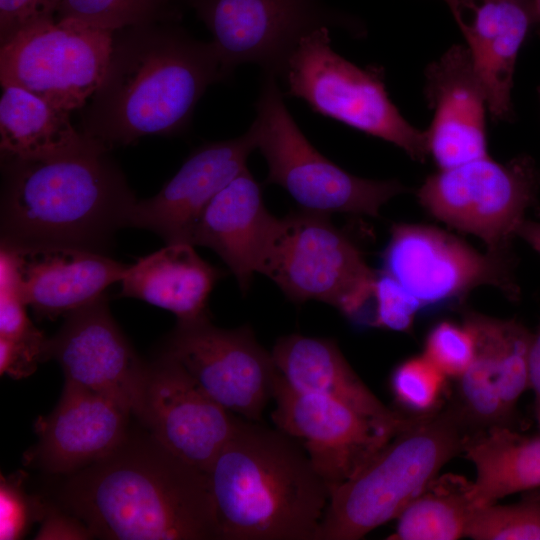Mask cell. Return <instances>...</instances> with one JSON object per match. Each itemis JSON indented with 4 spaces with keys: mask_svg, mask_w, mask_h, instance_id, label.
Instances as JSON below:
<instances>
[{
    "mask_svg": "<svg viewBox=\"0 0 540 540\" xmlns=\"http://www.w3.org/2000/svg\"><path fill=\"white\" fill-rule=\"evenodd\" d=\"M48 359L60 364L65 383L108 396L136 416L147 364L114 321L106 296L65 315L60 330L48 339Z\"/></svg>",
    "mask_w": 540,
    "mask_h": 540,
    "instance_id": "obj_16",
    "label": "cell"
},
{
    "mask_svg": "<svg viewBox=\"0 0 540 540\" xmlns=\"http://www.w3.org/2000/svg\"><path fill=\"white\" fill-rule=\"evenodd\" d=\"M473 481L458 474L436 476L396 518V540H456L466 536L476 509Z\"/></svg>",
    "mask_w": 540,
    "mask_h": 540,
    "instance_id": "obj_28",
    "label": "cell"
},
{
    "mask_svg": "<svg viewBox=\"0 0 540 540\" xmlns=\"http://www.w3.org/2000/svg\"><path fill=\"white\" fill-rule=\"evenodd\" d=\"M20 476L4 477L0 481V539L17 540L27 533L35 519H42L45 508L29 497Z\"/></svg>",
    "mask_w": 540,
    "mask_h": 540,
    "instance_id": "obj_35",
    "label": "cell"
},
{
    "mask_svg": "<svg viewBox=\"0 0 540 540\" xmlns=\"http://www.w3.org/2000/svg\"><path fill=\"white\" fill-rule=\"evenodd\" d=\"M169 0H60L55 17L116 32L153 22L170 14Z\"/></svg>",
    "mask_w": 540,
    "mask_h": 540,
    "instance_id": "obj_29",
    "label": "cell"
},
{
    "mask_svg": "<svg viewBox=\"0 0 540 540\" xmlns=\"http://www.w3.org/2000/svg\"><path fill=\"white\" fill-rule=\"evenodd\" d=\"M471 428L456 405L410 417L357 474L330 490L317 540H358L396 519L463 452Z\"/></svg>",
    "mask_w": 540,
    "mask_h": 540,
    "instance_id": "obj_5",
    "label": "cell"
},
{
    "mask_svg": "<svg viewBox=\"0 0 540 540\" xmlns=\"http://www.w3.org/2000/svg\"><path fill=\"white\" fill-rule=\"evenodd\" d=\"M17 289L38 319H55L105 296L129 265L101 252L56 244H1Z\"/></svg>",
    "mask_w": 540,
    "mask_h": 540,
    "instance_id": "obj_19",
    "label": "cell"
},
{
    "mask_svg": "<svg viewBox=\"0 0 540 540\" xmlns=\"http://www.w3.org/2000/svg\"><path fill=\"white\" fill-rule=\"evenodd\" d=\"M114 32L56 17L1 43V86L14 85L64 110L82 109L104 77Z\"/></svg>",
    "mask_w": 540,
    "mask_h": 540,
    "instance_id": "obj_9",
    "label": "cell"
},
{
    "mask_svg": "<svg viewBox=\"0 0 540 540\" xmlns=\"http://www.w3.org/2000/svg\"><path fill=\"white\" fill-rule=\"evenodd\" d=\"M446 379L422 354L401 362L392 372L390 385L400 405L421 415L439 409Z\"/></svg>",
    "mask_w": 540,
    "mask_h": 540,
    "instance_id": "obj_31",
    "label": "cell"
},
{
    "mask_svg": "<svg viewBox=\"0 0 540 540\" xmlns=\"http://www.w3.org/2000/svg\"><path fill=\"white\" fill-rule=\"evenodd\" d=\"M70 113L14 85L2 86V159L43 160L78 151L93 139L77 131Z\"/></svg>",
    "mask_w": 540,
    "mask_h": 540,
    "instance_id": "obj_26",
    "label": "cell"
},
{
    "mask_svg": "<svg viewBox=\"0 0 540 540\" xmlns=\"http://www.w3.org/2000/svg\"><path fill=\"white\" fill-rule=\"evenodd\" d=\"M271 353L278 372L295 389L336 399L366 417L392 426L402 427L410 418L376 397L333 339L293 333L280 337Z\"/></svg>",
    "mask_w": 540,
    "mask_h": 540,
    "instance_id": "obj_24",
    "label": "cell"
},
{
    "mask_svg": "<svg viewBox=\"0 0 540 540\" xmlns=\"http://www.w3.org/2000/svg\"><path fill=\"white\" fill-rule=\"evenodd\" d=\"M446 2V4L451 9L452 13L462 9L466 5H468L471 2L477 1V0H443Z\"/></svg>",
    "mask_w": 540,
    "mask_h": 540,
    "instance_id": "obj_41",
    "label": "cell"
},
{
    "mask_svg": "<svg viewBox=\"0 0 540 540\" xmlns=\"http://www.w3.org/2000/svg\"><path fill=\"white\" fill-rule=\"evenodd\" d=\"M529 388L534 393L535 417L540 432V325L532 339L529 352Z\"/></svg>",
    "mask_w": 540,
    "mask_h": 540,
    "instance_id": "obj_39",
    "label": "cell"
},
{
    "mask_svg": "<svg viewBox=\"0 0 540 540\" xmlns=\"http://www.w3.org/2000/svg\"><path fill=\"white\" fill-rule=\"evenodd\" d=\"M0 337L47 348L48 338L28 318L26 304L16 286L11 263L1 252Z\"/></svg>",
    "mask_w": 540,
    "mask_h": 540,
    "instance_id": "obj_34",
    "label": "cell"
},
{
    "mask_svg": "<svg viewBox=\"0 0 540 540\" xmlns=\"http://www.w3.org/2000/svg\"><path fill=\"white\" fill-rule=\"evenodd\" d=\"M259 274L295 304L317 300L368 324L377 272L329 216L298 209L279 218Z\"/></svg>",
    "mask_w": 540,
    "mask_h": 540,
    "instance_id": "obj_7",
    "label": "cell"
},
{
    "mask_svg": "<svg viewBox=\"0 0 540 540\" xmlns=\"http://www.w3.org/2000/svg\"><path fill=\"white\" fill-rule=\"evenodd\" d=\"M46 360V349L0 337V373L14 379L28 377Z\"/></svg>",
    "mask_w": 540,
    "mask_h": 540,
    "instance_id": "obj_37",
    "label": "cell"
},
{
    "mask_svg": "<svg viewBox=\"0 0 540 540\" xmlns=\"http://www.w3.org/2000/svg\"><path fill=\"white\" fill-rule=\"evenodd\" d=\"M463 452L476 469L472 491L476 508L540 488V435L523 436L496 425L471 434Z\"/></svg>",
    "mask_w": 540,
    "mask_h": 540,
    "instance_id": "obj_27",
    "label": "cell"
},
{
    "mask_svg": "<svg viewBox=\"0 0 540 540\" xmlns=\"http://www.w3.org/2000/svg\"><path fill=\"white\" fill-rule=\"evenodd\" d=\"M59 500L94 538L218 539L206 472L171 453L148 431H130L107 457L65 475Z\"/></svg>",
    "mask_w": 540,
    "mask_h": 540,
    "instance_id": "obj_1",
    "label": "cell"
},
{
    "mask_svg": "<svg viewBox=\"0 0 540 540\" xmlns=\"http://www.w3.org/2000/svg\"><path fill=\"white\" fill-rule=\"evenodd\" d=\"M462 10H471V19L455 20L466 40L488 111L494 119L505 120L512 111L517 55L534 22L531 0H477L456 12Z\"/></svg>",
    "mask_w": 540,
    "mask_h": 540,
    "instance_id": "obj_23",
    "label": "cell"
},
{
    "mask_svg": "<svg viewBox=\"0 0 540 540\" xmlns=\"http://www.w3.org/2000/svg\"><path fill=\"white\" fill-rule=\"evenodd\" d=\"M278 219L267 209L262 185L247 168L211 200L190 244L212 249L246 294L260 272Z\"/></svg>",
    "mask_w": 540,
    "mask_h": 540,
    "instance_id": "obj_22",
    "label": "cell"
},
{
    "mask_svg": "<svg viewBox=\"0 0 540 540\" xmlns=\"http://www.w3.org/2000/svg\"><path fill=\"white\" fill-rule=\"evenodd\" d=\"M281 78L284 96L303 100L316 114L390 142L414 160L427 157L425 131L408 123L391 101L383 68H361L340 56L328 27L301 38Z\"/></svg>",
    "mask_w": 540,
    "mask_h": 540,
    "instance_id": "obj_8",
    "label": "cell"
},
{
    "mask_svg": "<svg viewBox=\"0 0 540 540\" xmlns=\"http://www.w3.org/2000/svg\"><path fill=\"white\" fill-rule=\"evenodd\" d=\"M228 77L244 63L281 78L302 37L339 21L322 0H187Z\"/></svg>",
    "mask_w": 540,
    "mask_h": 540,
    "instance_id": "obj_13",
    "label": "cell"
},
{
    "mask_svg": "<svg viewBox=\"0 0 540 540\" xmlns=\"http://www.w3.org/2000/svg\"><path fill=\"white\" fill-rule=\"evenodd\" d=\"M534 22L540 23V0H531Z\"/></svg>",
    "mask_w": 540,
    "mask_h": 540,
    "instance_id": "obj_42",
    "label": "cell"
},
{
    "mask_svg": "<svg viewBox=\"0 0 540 540\" xmlns=\"http://www.w3.org/2000/svg\"><path fill=\"white\" fill-rule=\"evenodd\" d=\"M255 110L249 130L267 162L265 184L283 188L298 209L376 217L384 204L406 191L397 180L355 176L321 154L289 113L275 75L263 73Z\"/></svg>",
    "mask_w": 540,
    "mask_h": 540,
    "instance_id": "obj_6",
    "label": "cell"
},
{
    "mask_svg": "<svg viewBox=\"0 0 540 540\" xmlns=\"http://www.w3.org/2000/svg\"><path fill=\"white\" fill-rule=\"evenodd\" d=\"M255 149L249 129L237 138L201 145L155 196L133 204L126 226L152 231L166 244H190L205 208L247 169L248 157Z\"/></svg>",
    "mask_w": 540,
    "mask_h": 540,
    "instance_id": "obj_18",
    "label": "cell"
},
{
    "mask_svg": "<svg viewBox=\"0 0 540 540\" xmlns=\"http://www.w3.org/2000/svg\"><path fill=\"white\" fill-rule=\"evenodd\" d=\"M381 271L416 297L423 308L463 298L480 286L519 294L510 255L485 254L433 226L398 223L381 256Z\"/></svg>",
    "mask_w": 540,
    "mask_h": 540,
    "instance_id": "obj_12",
    "label": "cell"
},
{
    "mask_svg": "<svg viewBox=\"0 0 540 540\" xmlns=\"http://www.w3.org/2000/svg\"><path fill=\"white\" fill-rule=\"evenodd\" d=\"M425 95L434 117L426 134L439 170L488 156L483 88L466 46L454 45L425 70Z\"/></svg>",
    "mask_w": 540,
    "mask_h": 540,
    "instance_id": "obj_21",
    "label": "cell"
},
{
    "mask_svg": "<svg viewBox=\"0 0 540 540\" xmlns=\"http://www.w3.org/2000/svg\"><path fill=\"white\" fill-rule=\"evenodd\" d=\"M60 0H0V42L22 28L55 17Z\"/></svg>",
    "mask_w": 540,
    "mask_h": 540,
    "instance_id": "obj_36",
    "label": "cell"
},
{
    "mask_svg": "<svg viewBox=\"0 0 540 540\" xmlns=\"http://www.w3.org/2000/svg\"><path fill=\"white\" fill-rule=\"evenodd\" d=\"M162 352L179 362L208 396L241 418L260 422L273 400L279 372L272 353L247 325L223 329L209 317L177 322Z\"/></svg>",
    "mask_w": 540,
    "mask_h": 540,
    "instance_id": "obj_11",
    "label": "cell"
},
{
    "mask_svg": "<svg viewBox=\"0 0 540 540\" xmlns=\"http://www.w3.org/2000/svg\"><path fill=\"white\" fill-rule=\"evenodd\" d=\"M520 501L476 508L466 537L475 540H540V488Z\"/></svg>",
    "mask_w": 540,
    "mask_h": 540,
    "instance_id": "obj_30",
    "label": "cell"
},
{
    "mask_svg": "<svg viewBox=\"0 0 540 540\" xmlns=\"http://www.w3.org/2000/svg\"><path fill=\"white\" fill-rule=\"evenodd\" d=\"M475 340L473 359L458 379L463 417L473 427L506 425L521 395L529 388L532 333L514 319L469 311L463 321Z\"/></svg>",
    "mask_w": 540,
    "mask_h": 540,
    "instance_id": "obj_17",
    "label": "cell"
},
{
    "mask_svg": "<svg viewBox=\"0 0 540 540\" xmlns=\"http://www.w3.org/2000/svg\"><path fill=\"white\" fill-rule=\"evenodd\" d=\"M189 243L167 244L129 265L121 297L143 300L174 313L178 323L208 317L207 302L225 272L203 260Z\"/></svg>",
    "mask_w": 540,
    "mask_h": 540,
    "instance_id": "obj_25",
    "label": "cell"
},
{
    "mask_svg": "<svg viewBox=\"0 0 540 540\" xmlns=\"http://www.w3.org/2000/svg\"><path fill=\"white\" fill-rule=\"evenodd\" d=\"M130 416L114 399L65 383L54 410L36 421L39 441L26 456L28 463L52 474L77 472L122 444Z\"/></svg>",
    "mask_w": 540,
    "mask_h": 540,
    "instance_id": "obj_20",
    "label": "cell"
},
{
    "mask_svg": "<svg viewBox=\"0 0 540 540\" xmlns=\"http://www.w3.org/2000/svg\"><path fill=\"white\" fill-rule=\"evenodd\" d=\"M538 190V178L527 159L499 163L489 155L438 170L417 192L422 207L436 219L481 239L488 251L510 255L527 209Z\"/></svg>",
    "mask_w": 540,
    "mask_h": 540,
    "instance_id": "obj_10",
    "label": "cell"
},
{
    "mask_svg": "<svg viewBox=\"0 0 540 540\" xmlns=\"http://www.w3.org/2000/svg\"><path fill=\"white\" fill-rule=\"evenodd\" d=\"M135 417L163 447L204 472L242 419L208 396L179 362L163 352L147 364Z\"/></svg>",
    "mask_w": 540,
    "mask_h": 540,
    "instance_id": "obj_15",
    "label": "cell"
},
{
    "mask_svg": "<svg viewBox=\"0 0 540 540\" xmlns=\"http://www.w3.org/2000/svg\"><path fill=\"white\" fill-rule=\"evenodd\" d=\"M422 308L419 300L399 282L381 270L377 272L370 305L369 326L407 332Z\"/></svg>",
    "mask_w": 540,
    "mask_h": 540,
    "instance_id": "obj_32",
    "label": "cell"
},
{
    "mask_svg": "<svg viewBox=\"0 0 540 540\" xmlns=\"http://www.w3.org/2000/svg\"><path fill=\"white\" fill-rule=\"evenodd\" d=\"M273 400L276 428L303 446L330 490L357 474L403 427L366 417L328 396L295 389L280 373Z\"/></svg>",
    "mask_w": 540,
    "mask_h": 540,
    "instance_id": "obj_14",
    "label": "cell"
},
{
    "mask_svg": "<svg viewBox=\"0 0 540 540\" xmlns=\"http://www.w3.org/2000/svg\"><path fill=\"white\" fill-rule=\"evenodd\" d=\"M517 236L540 255V222L525 219L518 228Z\"/></svg>",
    "mask_w": 540,
    "mask_h": 540,
    "instance_id": "obj_40",
    "label": "cell"
},
{
    "mask_svg": "<svg viewBox=\"0 0 540 540\" xmlns=\"http://www.w3.org/2000/svg\"><path fill=\"white\" fill-rule=\"evenodd\" d=\"M212 42L153 22L114 32L101 84L81 110V133L108 149L182 132L208 86L227 80Z\"/></svg>",
    "mask_w": 540,
    "mask_h": 540,
    "instance_id": "obj_2",
    "label": "cell"
},
{
    "mask_svg": "<svg viewBox=\"0 0 540 540\" xmlns=\"http://www.w3.org/2000/svg\"><path fill=\"white\" fill-rule=\"evenodd\" d=\"M96 140L43 160L2 159L1 244L101 252L137 201Z\"/></svg>",
    "mask_w": 540,
    "mask_h": 540,
    "instance_id": "obj_4",
    "label": "cell"
},
{
    "mask_svg": "<svg viewBox=\"0 0 540 540\" xmlns=\"http://www.w3.org/2000/svg\"><path fill=\"white\" fill-rule=\"evenodd\" d=\"M475 351L470 328L450 321H441L431 328L424 345V355L446 377L459 379L469 367Z\"/></svg>",
    "mask_w": 540,
    "mask_h": 540,
    "instance_id": "obj_33",
    "label": "cell"
},
{
    "mask_svg": "<svg viewBox=\"0 0 540 540\" xmlns=\"http://www.w3.org/2000/svg\"><path fill=\"white\" fill-rule=\"evenodd\" d=\"M206 474L219 540H317L330 488L288 434L242 418Z\"/></svg>",
    "mask_w": 540,
    "mask_h": 540,
    "instance_id": "obj_3",
    "label": "cell"
},
{
    "mask_svg": "<svg viewBox=\"0 0 540 540\" xmlns=\"http://www.w3.org/2000/svg\"><path fill=\"white\" fill-rule=\"evenodd\" d=\"M89 528L76 516L67 511L45 508L42 523L35 539H91Z\"/></svg>",
    "mask_w": 540,
    "mask_h": 540,
    "instance_id": "obj_38",
    "label": "cell"
}]
</instances>
